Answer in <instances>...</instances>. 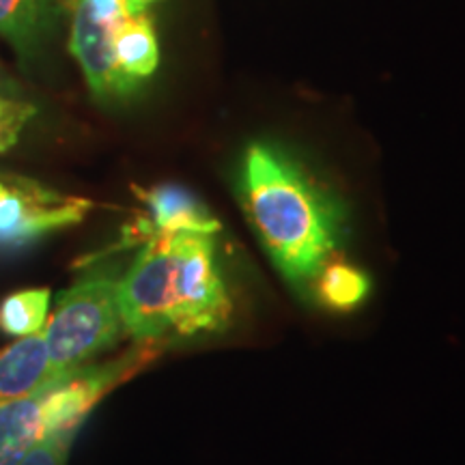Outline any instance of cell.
Masks as SVG:
<instances>
[{
  "mask_svg": "<svg viewBox=\"0 0 465 465\" xmlns=\"http://www.w3.org/2000/svg\"><path fill=\"white\" fill-rule=\"evenodd\" d=\"M246 213L282 276L308 284L339 250L342 212L334 196L282 149L252 143L242 166Z\"/></svg>",
  "mask_w": 465,
  "mask_h": 465,
  "instance_id": "7a4b0ae2",
  "label": "cell"
},
{
  "mask_svg": "<svg viewBox=\"0 0 465 465\" xmlns=\"http://www.w3.org/2000/svg\"><path fill=\"white\" fill-rule=\"evenodd\" d=\"M72 9L74 22L69 48L75 61L80 63L93 95L97 100H121V97L132 95L141 84L127 78L116 65L113 42H110L113 25L100 20L83 0H72Z\"/></svg>",
  "mask_w": 465,
  "mask_h": 465,
  "instance_id": "5b68a950",
  "label": "cell"
},
{
  "mask_svg": "<svg viewBox=\"0 0 465 465\" xmlns=\"http://www.w3.org/2000/svg\"><path fill=\"white\" fill-rule=\"evenodd\" d=\"M91 207L83 196L0 171V254H17L52 232L83 223Z\"/></svg>",
  "mask_w": 465,
  "mask_h": 465,
  "instance_id": "277c9868",
  "label": "cell"
},
{
  "mask_svg": "<svg viewBox=\"0 0 465 465\" xmlns=\"http://www.w3.org/2000/svg\"><path fill=\"white\" fill-rule=\"evenodd\" d=\"M110 42H113L116 65L134 83L143 84V80L155 74L160 65V45L155 28L144 11L125 15L124 20L113 25Z\"/></svg>",
  "mask_w": 465,
  "mask_h": 465,
  "instance_id": "9c48e42d",
  "label": "cell"
},
{
  "mask_svg": "<svg viewBox=\"0 0 465 465\" xmlns=\"http://www.w3.org/2000/svg\"><path fill=\"white\" fill-rule=\"evenodd\" d=\"M58 377L28 397L0 405V465H20L39 440L45 438L44 397Z\"/></svg>",
  "mask_w": 465,
  "mask_h": 465,
  "instance_id": "ba28073f",
  "label": "cell"
},
{
  "mask_svg": "<svg viewBox=\"0 0 465 465\" xmlns=\"http://www.w3.org/2000/svg\"><path fill=\"white\" fill-rule=\"evenodd\" d=\"M116 291L114 276L97 274L58 293L54 312L42 330L56 371L80 369L119 342L125 328Z\"/></svg>",
  "mask_w": 465,
  "mask_h": 465,
  "instance_id": "3957f363",
  "label": "cell"
},
{
  "mask_svg": "<svg viewBox=\"0 0 465 465\" xmlns=\"http://www.w3.org/2000/svg\"><path fill=\"white\" fill-rule=\"evenodd\" d=\"M83 3L106 25H116L125 15H130L125 9V0H83Z\"/></svg>",
  "mask_w": 465,
  "mask_h": 465,
  "instance_id": "9a60e30c",
  "label": "cell"
},
{
  "mask_svg": "<svg viewBox=\"0 0 465 465\" xmlns=\"http://www.w3.org/2000/svg\"><path fill=\"white\" fill-rule=\"evenodd\" d=\"M147 213L132 226L134 242H147L160 235H209L220 231L213 213L182 185L164 183L155 188H136Z\"/></svg>",
  "mask_w": 465,
  "mask_h": 465,
  "instance_id": "8992f818",
  "label": "cell"
},
{
  "mask_svg": "<svg viewBox=\"0 0 465 465\" xmlns=\"http://www.w3.org/2000/svg\"><path fill=\"white\" fill-rule=\"evenodd\" d=\"M116 295L125 332L138 342L223 332L232 315L209 235L151 237Z\"/></svg>",
  "mask_w": 465,
  "mask_h": 465,
  "instance_id": "6da1fadb",
  "label": "cell"
},
{
  "mask_svg": "<svg viewBox=\"0 0 465 465\" xmlns=\"http://www.w3.org/2000/svg\"><path fill=\"white\" fill-rule=\"evenodd\" d=\"M69 449L72 446L63 444L54 438H44L39 440V444L28 452L20 465H65Z\"/></svg>",
  "mask_w": 465,
  "mask_h": 465,
  "instance_id": "5bb4252c",
  "label": "cell"
},
{
  "mask_svg": "<svg viewBox=\"0 0 465 465\" xmlns=\"http://www.w3.org/2000/svg\"><path fill=\"white\" fill-rule=\"evenodd\" d=\"M50 302V289H26L11 293L0 304V328L17 339L42 332L48 322Z\"/></svg>",
  "mask_w": 465,
  "mask_h": 465,
  "instance_id": "8fae6325",
  "label": "cell"
},
{
  "mask_svg": "<svg viewBox=\"0 0 465 465\" xmlns=\"http://www.w3.org/2000/svg\"><path fill=\"white\" fill-rule=\"evenodd\" d=\"M61 373L50 362L44 332L25 336L0 351V405L37 392Z\"/></svg>",
  "mask_w": 465,
  "mask_h": 465,
  "instance_id": "52a82bcc",
  "label": "cell"
},
{
  "mask_svg": "<svg viewBox=\"0 0 465 465\" xmlns=\"http://www.w3.org/2000/svg\"><path fill=\"white\" fill-rule=\"evenodd\" d=\"M317 293L325 306L334 311H353L369 295V278L349 263H325L317 278Z\"/></svg>",
  "mask_w": 465,
  "mask_h": 465,
  "instance_id": "7c38bea8",
  "label": "cell"
},
{
  "mask_svg": "<svg viewBox=\"0 0 465 465\" xmlns=\"http://www.w3.org/2000/svg\"><path fill=\"white\" fill-rule=\"evenodd\" d=\"M52 0H0V35L31 52L50 22Z\"/></svg>",
  "mask_w": 465,
  "mask_h": 465,
  "instance_id": "30bf717a",
  "label": "cell"
},
{
  "mask_svg": "<svg viewBox=\"0 0 465 465\" xmlns=\"http://www.w3.org/2000/svg\"><path fill=\"white\" fill-rule=\"evenodd\" d=\"M35 114H37V108L33 104L15 100L0 91V153L15 147Z\"/></svg>",
  "mask_w": 465,
  "mask_h": 465,
  "instance_id": "4fadbf2b",
  "label": "cell"
},
{
  "mask_svg": "<svg viewBox=\"0 0 465 465\" xmlns=\"http://www.w3.org/2000/svg\"><path fill=\"white\" fill-rule=\"evenodd\" d=\"M151 3H155V0H125V9L130 15L143 14V11L147 9Z\"/></svg>",
  "mask_w": 465,
  "mask_h": 465,
  "instance_id": "2e32d148",
  "label": "cell"
}]
</instances>
